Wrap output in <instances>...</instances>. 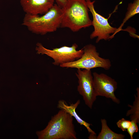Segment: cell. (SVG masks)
Wrapping results in <instances>:
<instances>
[{
    "label": "cell",
    "mask_w": 139,
    "mask_h": 139,
    "mask_svg": "<svg viewBox=\"0 0 139 139\" xmlns=\"http://www.w3.org/2000/svg\"><path fill=\"white\" fill-rule=\"evenodd\" d=\"M62 15V8L55 4L42 16L25 14L22 24L32 33L44 35L60 27Z\"/></svg>",
    "instance_id": "cell-1"
},
{
    "label": "cell",
    "mask_w": 139,
    "mask_h": 139,
    "mask_svg": "<svg viewBox=\"0 0 139 139\" xmlns=\"http://www.w3.org/2000/svg\"><path fill=\"white\" fill-rule=\"evenodd\" d=\"M62 8L60 28H68L75 32L92 25L86 0H68Z\"/></svg>",
    "instance_id": "cell-2"
},
{
    "label": "cell",
    "mask_w": 139,
    "mask_h": 139,
    "mask_svg": "<svg viewBox=\"0 0 139 139\" xmlns=\"http://www.w3.org/2000/svg\"><path fill=\"white\" fill-rule=\"evenodd\" d=\"M73 117L60 109L52 116L46 127L36 134L39 139H76Z\"/></svg>",
    "instance_id": "cell-3"
},
{
    "label": "cell",
    "mask_w": 139,
    "mask_h": 139,
    "mask_svg": "<svg viewBox=\"0 0 139 139\" xmlns=\"http://www.w3.org/2000/svg\"><path fill=\"white\" fill-rule=\"evenodd\" d=\"M83 48V53L81 58L74 61L62 64L59 66L63 68L88 70L101 67L107 70L110 68L111 65L110 60L100 57L94 45L88 44Z\"/></svg>",
    "instance_id": "cell-4"
},
{
    "label": "cell",
    "mask_w": 139,
    "mask_h": 139,
    "mask_svg": "<svg viewBox=\"0 0 139 139\" xmlns=\"http://www.w3.org/2000/svg\"><path fill=\"white\" fill-rule=\"evenodd\" d=\"M36 50L38 54H45L54 60L53 64L60 66L64 63L76 60L81 57L83 53V48L77 50L78 45L73 44L71 47L65 46L51 50L45 48L40 43L36 44Z\"/></svg>",
    "instance_id": "cell-5"
},
{
    "label": "cell",
    "mask_w": 139,
    "mask_h": 139,
    "mask_svg": "<svg viewBox=\"0 0 139 139\" xmlns=\"http://www.w3.org/2000/svg\"><path fill=\"white\" fill-rule=\"evenodd\" d=\"M86 1L89 10L93 16L92 25L94 27V31L90 35V38L92 39L97 37L96 41V42L97 43L101 40H106L113 38L117 33V29L111 26L109 23L107 19L96 12L94 6L95 1Z\"/></svg>",
    "instance_id": "cell-6"
},
{
    "label": "cell",
    "mask_w": 139,
    "mask_h": 139,
    "mask_svg": "<svg viewBox=\"0 0 139 139\" xmlns=\"http://www.w3.org/2000/svg\"><path fill=\"white\" fill-rule=\"evenodd\" d=\"M75 75L78 79L77 90L82 97L85 105L91 109L97 96L94 89L91 70L78 69Z\"/></svg>",
    "instance_id": "cell-7"
},
{
    "label": "cell",
    "mask_w": 139,
    "mask_h": 139,
    "mask_svg": "<svg viewBox=\"0 0 139 139\" xmlns=\"http://www.w3.org/2000/svg\"><path fill=\"white\" fill-rule=\"evenodd\" d=\"M93 84L96 96L105 97L110 99L117 104L120 103L119 100L114 93L117 88V83L114 79L103 73L96 72L93 73Z\"/></svg>",
    "instance_id": "cell-8"
},
{
    "label": "cell",
    "mask_w": 139,
    "mask_h": 139,
    "mask_svg": "<svg viewBox=\"0 0 139 139\" xmlns=\"http://www.w3.org/2000/svg\"><path fill=\"white\" fill-rule=\"evenodd\" d=\"M55 0H20L25 14L32 15L44 14L54 4Z\"/></svg>",
    "instance_id": "cell-9"
},
{
    "label": "cell",
    "mask_w": 139,
    "mask_h": 139,
    "mask_svg": "<svg viewBox=\"0 0 139 139\" xmlns=\"http://www.w3.org/2000/svg\"><path fill=\"white\" fill-rule=\"evenodd\" d=\"M80 102V100H78L75 103H72L70 105H68L64 100H60L58 101L57 107L60 109L63 110L70 114L73 117H74L78 123L81 125L84 126L86 128L89 133L96 135L95 132L90 127L92 124L83 120L76 112V109Z\"/></svg>",
    "instance_id": "cell-10"
},
{
    "label": "cell",
    "mask_w": 139,
    "mask_h": 139,
    "mask_svg": "<svg viewBox=\"0 0 139 139\" xmlns=\"http://www.w3.org/2000/svg\"><path fill=\"white\" fill-rule=\"evenodd\" d=\"M101 129L97 137V139H124L125 136L122 134L115 133L112 131L108 126L105 119H101Z\"/></svg>",
    "instance_id": "cell-11"
},
{
    "label": "cell",
    "mask_w": 139,
    "mask_h": 139,
    "mask_svg": "<svg viewBox=\"0 0 139 139\" xmlns=\"http://www.w3.org/2000/svg\"><path fill=\"white\" fill-rule=\"evenodd\" d=\"M136 90V95H135V100L133 105H128V107L131 108L130 109L128 110L126 116H129L131 120H134L137 123H139V89L137 87Z\"/></svg>",
    "instance_id": "cell-12"
},
{
    "label": "cell",
    "mask_w": 139,
    "mask_h": 139,
    "mask_svg": "<svg viewBox=\"0 0 139 139\" xmlns=\"http://www.w3.org/2000/svg\"><path fill=\"white\" fill-rule=\"evenodd\" d=\"M139 13V0H135L133 3L129 4L127 11L123 23L117 28V33L121 30L124 24L130 18Z\"/></svg>",
    "instance_id": "cell-13"
},
{
    "label": "cell",
    "mask_w": 139,
    "mask_h": 139,
    "mask_svg": "<svg viewBox=\"0 0 139 139\" xmlns=\"http://www.w3.org/2000/svg\"><path fill=\"white\" fill-rule=\"evenodd\" d=\"M116 124L118 127L123 131H125L131 126V121L122 118L117 122Z\"/></svg>",
    "instance_id": "cell-14"
},
{
    "label": "cell",
    "mask_w": 139,
    "mask_h": 139,
    "mask_svg": "<svg viewBox=\"0 0 139 139\" xmlns=\"http://www.w3.org/2000/svg\"><path fill=\"white\" fill-rule=\"evenodd\" d=\"M131 124L127 129V131L130 136V139H133L134 133L138 132V129L137 125V123L134 120H131Z\"/></svg>",
    "instance_id": "cell-15"
},
{
    "label": "cell",
    "mask_w": 139,
    "mask_h": 139,
    "mask_svg": "<svg viewBox=\"0 0 139 139\" xmlns=\"http://www.w3.org/2000/svg\"><path fill=\"white\" fill-rule=\"evenodd\" d=\"M68 0H55L56 4L62 8Z\"/></svg>",
    "instance_id": "cell-16"
}]
</instances>
